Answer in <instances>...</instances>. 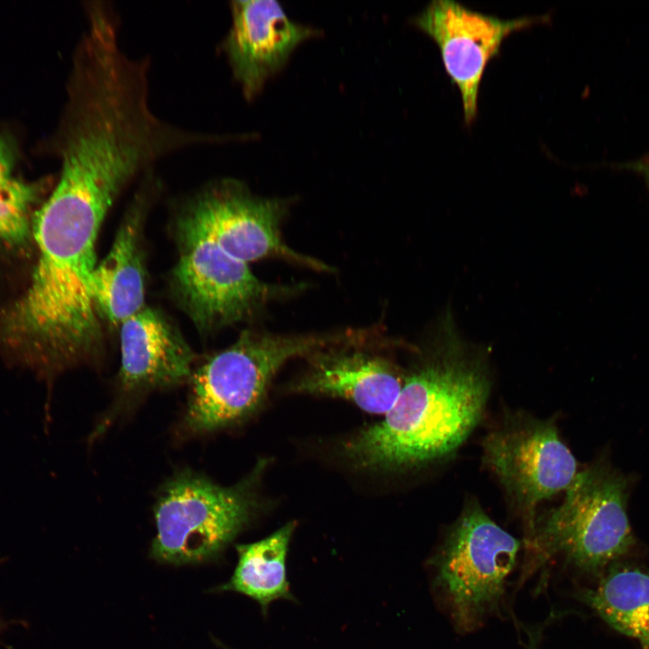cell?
Masks as SVG:
<instances>
[{
  "label": "cell",
  "mask_w": 649,
  "mask_h": 649,
  "mask_svg": "<svg viewBox=\"0 0 649 649\" xmlns=\"http://www.w3.org/2000/svg\"><path fill=\"white\" fill-rule=\"evenodd\" d=\"M294 528L293 523H288L264 539L237 545L234 571L218 590L251 598L261 606L263 614L275 600L293 599L286 562Z\"/></svg>",
  "instance_id": "obj_15"
},
{
  "label": "cell",
  "mask_w": 649,
  "mask_h": 649,
  "mask_svg": "<svg viewBox=\"0 0 649 649\" xmlns=\"http://www.w3.org/2000/svg\"><path fill=\"white\" fill-rule=\"evenodd\" d=\"M143 180L108 253L96 264L93 275L92 295L97 315L114 326H120L145 306L142 231L159 181L152 170Z\"/></svg>",
  "instance_id": "obj_12"
},
{
  "label": "cell",
  "mask_w": 649,
  "mask_h": 649,
  "mask_svg": "<svg viewBox=\"0 0 649 649\" xmlns=\"http://www.w3.org/2000/svg\"><path fill=\"white\" fill-rule=\"evenodd\" d=\"M490 386L485 355L464 343L445 316L428 353L404 379L384 418L348 440L343 452L354 465L374 471H404L442 461L479 424Z\"/></svg>",
  "instance_id": "obj_2"
},
{
  "label": "cell",
  "mask_w": 649,
  "mask_h": 649,
  "mask_svg": "<svg viewBox=\"0 0 649 649\" xmlns=\"http://www.w3.org/2000/svg\"><path fill=\"white\" fill-rule=\"evenodd\" d=\"M287 209L283 199L257 197L239 180L223 178L210 182L189 197L176 224L201 233L245 263L279 256L327 270L322 262L297 253L282 242L279 224Z\"/></svg>",
  "instance_id": "obj_9"
},
{
  "label": "cell",
  "mask_w": 649,
  "mask_h": 649,
  "mask_svg": "<svg viewBox=\"0 0 649 649\" xmlns=\"http://www.w3.org/2000/svg\"><path fill=\"white\" fill-rule=\"evenodd\" d=\"M581 599L612 628L649 649V574L617 567Z\"/></svg>",
  "instance_id": "obj_16"
},
{
  "label": "cell",
  "mask_w": 649,
  "mask_h": 649,
  "mask_svg": "<svg viewBox=\"0 0 649 649\" xmlns=\"http://www.w3.org/2000/svg\"><path fill=\"white\" fill-rule=\"evenodd\" d=\"M230 8L232 24L221 47L244 97L251 100L319 31L291 20L275 0L233 1Z\"/></svg>",
  "instance_id": "obj_11"
},
{
  "label": "cell",
  "mask_w": 649,
  "mask_h": 649,
  "mask_svg": "<svg viewBox=\"0 0 649 649\" xmlns=\"http://www.w3.org/2000/svg\"><path fill=\"white\" fill-rule=\"evenodd\" d=\"M521 549L476 502L448 528L427 564L434 599L457 632H474L499 614Z\"/></svg>",
  "instance_id": "obj_4"
},
{
  "label": "cell",
  "mask_w": 649,
  "mask_h": 649,
  "mask_svg": "<svg viewBox=\"0 0 649 649\" xmlns=\"http://www.w3.org/2000/svg\"><path fill=\"white\" fill-rule=\"evenodd\" d=\"M313 361L294 390L343 398L372 414L385 415L404 383L389 361L363 352H324Z\"/></svg>",
  "instance_id": "obj_14"
},
{
  "label": "cell",
  "mask_w": 649,
  "mask_h": 649,
  "mask_svg": "<svg viewBox=\"0 0 649 649\" xmlns=\"http://www.w3.org/2000/svg\"><path fill=\"white\" fill-rule=\"evenodd\" d=\"M14 150L6 137L0 133V189L7 187L14 178Z\"/></svg>",
  "instance_id": "obj_18"
},
{
  "label": "cell",
  "mask_w": 649,
  "mask_h": 649,
  "mask_svg": "<svg viewBox=\"0 0 649 649\" xmlns=\"http://www.w3.org/2000/svg\"><path fill=\"white\" fill-rule=\"evenodd\" d=\"M621 167L639 172L644 178L649 187V152L640 160L622 164Z\"/></svg>",
  "instance_id": "obj_19"
},
{
  "label": "cell",
  "mask_w": 649,
  "mask_h": 649,
  "mask_svg": "<svg viewBox=\"0 0 649 649\" xmlns=\"http://www.w3.org/2000/svg\"><path fill=\"white\" fill-rule=\"evenodd\" d=\"M347 338L244 331L233 344L193 370L185 426L202 434L237 423L261 405L270 380L288 360Z\"/></svg>",
  "instance_id": "obj_5"
},
{
  "label": "cell",
  "mask_w": 649,
  "mask_h": 649,
  "mask_svg": "<svg viewBox=\"0 0 649 649\" xmlns=\"http://www.w3.org/2000/svg\"><path fill=\"white\" fill-rule=\"evenodd\" d=\"M251 483L222 487L190 471L171 478L160 489L154 507L157 533L152 558L182 565L218 555L251 517Z\"/></svg>",
  "instance_id": "obj_6"
},
{
  "label": "cell",
  "mask_w": 649,
  "mask_h": 649,
  "mask_svg": "<svg viewBox=\"0 0 649 649\" xmlns=\"http://www.w3.org/2000/svg\"><path fill=\"white\" fill-rule=\"evenodd\" d=\"M179 258L171 274L178 302L195 325L213 331L251 316L288 288L260 280L248 263L201 233L176 224Z\"/></svg>",
  "instance_id": "obj_7"
},
{
  "label": "cell",
  "mask_w": 649,
  "mask_h": 649,
  "mask_svg": "<svg viewBox=\"0 0 649 649\" xmlns=\"http://www.w3.org/2000/svg\"><path fill=\"white\" fill-rule=\"evenodd\" d=\"M6 623L0 619V633L5 628Z\"/></svg>",
  "instance_id": "obj_20"
},
{
  "label": "cell",
  "mask_w": 649,
  "mask_h": 649,
  "mask_svg": "<svg viewBox=\"0 0 649 649\" xmlns=\"http://www.w3.org/2000/svg\"><path fill=\"white\" fill-rule=\"evenodd\" d=\"M119 327L123 392L136 394L189 380L194 352L162 312L144 306Z\"/></svg>",
  "instance_id": "obj_13"
},
{
  "label": "cell",
  "mask_w": 649,
  "mask_h": 649,
  "mask_svg": "<svg viewBox=\"0 0 649 649\" xmlns=\"http://www.w3.org/2000/svg\"><path fill=\"white\" fill-rule=\"evenodd\" d=\"M117 197L61 171L34 214L39 257L30 285L0 310V343L27 361L58 370L100 349L101 320L92 295L96 242Z\"/></svg>",
  "instance_id": "obj_1"
},
{
  "label": "cell",
  "mask_w": 649,
  "mask_h": 649,
  "mask_svg": "<svg viewBox=\"0 0 649 649\" xmlns=\"http://www.w3.org/2000/svg\"><path fill=\"white\" fill-rule=\"evenodd\" d=\"M628 490V478L606 461L578 472L562 504L536 516L525 535L522 577L553 564L597 574L625 555L635 544Z\"/></svg>",
  "instance_id": "obj_3"
},
{
  "label": "cell",
  "mask_w": 649,
  "mask_h": 649,
  "mask_svg": "<svg viewBox=\"0 0 649 649\" xmlns=\"http://www.w3.org/2000/svg\"><path fill=\"white\" fill-rule=\"evenodd\" d=\"M549 19V14L501 19L452 0H434L411 23L438 46L446 74L461 94L464 122L471 124L477 116L485 69L503 41L515 31Z\"/></svg>",
  "instance_id": "obj_10"
},
{
  "label": "cell",
  "mask_w": 649,
  "mask_h": 649,
  "mask_svg": "<svg viewBox=\"0 0 649 649\" xmlns=\"http://www.w3.org/2000/svg\"><path fill=\"white\" fill-rule=\"evenodd\" d=\"M483 458L523 518L526 535L540 502L566 490L578 465L553 421L514 414L483 440Z\"/></svg>",
  "instance_id": "obj_8"
},
{
  "label": "cell",
  "mask_w": 649,
  "mask_h": 649,
  "mask_svg": "<svg viewBox=\"0 0 649 649\" xmlns=\"http://www.w3.org/2000/svg\"><path fill=\"white\" fill-rule=\"evenodd\" d=\"M40 187L14 179L0 189V244L20 245L32 231L29 211Z\"/></svg>",
  "instance_id": "obj_17"
}]
</instances>
